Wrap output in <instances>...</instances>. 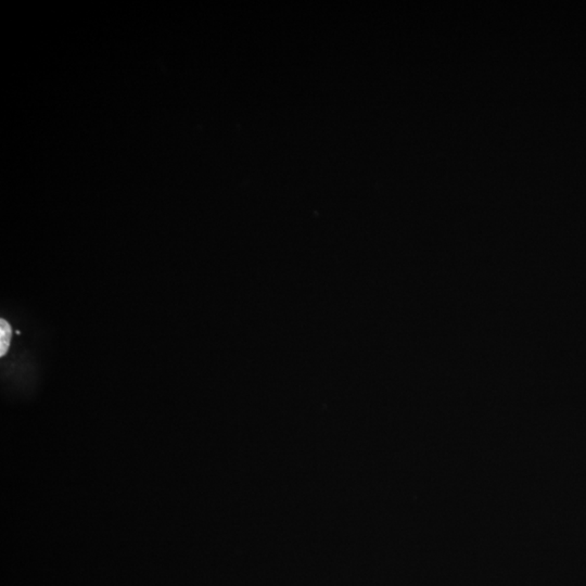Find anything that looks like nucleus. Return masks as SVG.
Returning a JSON list of instances; mask_svg holds the SVG:
<instances>
[{
  "label": "nucleus",
  "mask_w": 586,
  "mask_h": 586,
  "mask_svg": "<svg viewBox=\"0 0 586 586\" xmlns=\"http://www.w3.org/2000/svg\"><path fill=\"white\" fill-rule=\"evenodd\" d=\"M13 337V330L3 318L0 320V357H5Z\"/></svg>",
  "instance_id": "f257e3e1"
}]
</instances>
